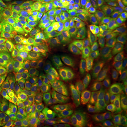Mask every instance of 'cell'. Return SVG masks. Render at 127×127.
Returning <instances> with one entry per match:
<instances>
[{"mask_svg":"<svg viewBox=\"0 0 127 127\" xmlns=\"http://www.w3.org/2000/svg\"><path fill=\"white\" fill-rule=\"evenodd\" d=\"M127 76V63L125 64L121 68H118L117 72L116 73L114 79L116 80V81L118 82L119 83H120L122 81L123 79L125 77Z\"/></svg>","mask_w":127,"mask_h":127,"instance_id":"obj_32","label":"cell"},{"mask_svg":"<svg viewBox=\"0 0 127 127\" xmlns=\"http://www.w3.org/2000/svg\"><path fill=\"white\" fill-rule=\"evenodd\" d=\"M96 26H97L96 15L77 20L73 23H70L68 26L69 28L92 38H97L98 35L96 30Z\"/></svg>","mask_w":127,"mask_h":127,"instance_id":"obj_17","label":"cell"},{"mask_svg":"<svg viewBox=\"0 0 127 127\" xmlns=\"http://www.w3.org/2000/svg\"><path fill=\"white\" fill-rule=\"evenodd\" d=\"M35 1V0H12V3L14 4L25 5L30 4Z\"/></svg>","mask_w":127,"mask_h":127,"instance_id":"obj_37","label":"cell"},{"mask_svg":"<svg viewBox=\"0 0 127 127\" xmlns=\"http://www.w3.org/2000/svg\"><path fill=\"white\" fill-rule=\"evenodd\" d=\"M22 117L14 114H0V127H14Z\"/></svg>","mask_w":127,"mask_h":127,"instance_id":"obj_26","label":"cell"},{"mask_svg":"<svg viewBox=\"0 0 127 127\" xmlns=\"http://www.w3.org/2000/svg\"><path fill=\"white\" fill-rule=\"evenodd\" d=\"M83 68L86 73L97 81H102L113 73L115 66L112 63L93 64L85 62L82 63Z\"/></svg>","mask_w":127,"mask_h":127,"instance_id":"obj_16","label":"cell"},{"mask_svg":"<svg viewBox=\"0 0 127 127\" xmlns=\"http://www.w3.org/2000/svg\"><path fill=\"white\" fill-rule=\"evenodd\" d=\"M67 127H83L81 118V117H78L76 114L73 115L68 119L66 123Z\"/></svg>","mask_w":127,"mask_h":127,"instance_id":"obj_33","label":"cell"},{"mask_svg":"<svg viewBox=\"0 0 127 127\" xmlns=\"http://www.w3.org/2000/svg\"><path fill=\"white\" fill-rule=\"evenodd\" d=\"M102 7V3L100 1H83L71 6L59 18L64 25L68 26L77 20L96 15Z\"/></svg>","mask_w":127,"mask_h":127,"instance_id":"obj_7","label":"cell"},{"mask_svg":"<svg viewBox=\"0 0 127 127\" xmlns=\"http://www.w3.org/2000/svg\"><path fill=\"white\" fill-rule=\"evenodd\" d=\"M2 1H6V2L7 1V0H2Z\"/></svg>","mask_w":127,"mask_h":127,"instance_id":"obj_42","label":"cell"},{"mask_svg":"<svg viewBox=\"0 0 127 127\" xmlns=\"http://www.w3.org/2000/svg\"><path fill=\"white\" fill-rule=\"evenodd\" d=\"M93 1H94V0H93Z\"/></svg>","mask_w":127,"mask_h":127,"instance_id":"obj_44","label":"cell"},{"mask_svg":"<svg viewBox=\"0 0 127 127\" xmlns=\"http://www.w3.org/2000/svg\"><path fill=\"white\" fill-rule=\"evenodd\" d=\"M16 60L18 67L34 76L46 68L44 55L37 53L26 51L16 56Z\"/></svg>","mask_w":127,"mask_h":127,"instance_id":"obj_10","label":"cell"},{"mask_svg":"<svg viewBox=\"0 0 127 127\" xmlns=\"http://www.w3.org/2000/svg\"><path fill=\"white\" fill-rule=\"evenodd\" d=\"M10 70L6 68H0V102L3 97L6 95V85L8 79Z\"/></svg>","mask_w":127,"mask_h":127,"instance_id":"obj_28","label":"cell"},{"mask_svg":"<svg viewBox=\"0 0 127 127\" xmlns=\"http://www.w3.org/2000/svg\"><path fill=\"white\" fill-rule=\"evenodd\" d=\"M10 57L11 53H9L6 50H0V68H6Z\"/></svg>","mask_w":127,"mask_h":127,"instance_id":"obj_30","label":"cell"},{"mask_svg":"<svg viewBox=\"0 0 127 127\" xmlns=\"http://www.w3.org/2000/svg\"><path fill=\"white\" fill-rule=\"evenodd\" d=\"M86 39H92L95 41L97 40V38L89 37L81 33H79L67 26L55 37V42L59 47L65 48L67 46L76 45Z\"/></svg>","mask_w":127,"mask_h":127,"instance_id":"obj_15","label":"cell"},{"mask_svg":"<svg viewBox=\"0 0 127 127\" xmlns=\"http://www.w3.org/2000/svg\"><path fill=\"white\" fill-rule=\"evenodd\" d=\"M122 93L120 87L117 83L109 81L107 84L93 92L87 98V102L91 109L98 110L105 106L111 100L117 97Z\"/></svg>","mask_w":127,"mask_h":127,"instance_id":"obj_9","label":"cell"},{"mask_svg":"<svg viewBox=\"0 0 127 127\" xmlns=\"http://www.w3.org/2000/svg\"><path fill=\"white\" fill-rule=\"evenodd\" d=\"M124 9H125V10H126V11H127V4L126 5V6H125L124 7Z\"/></svg>","mask_w":127,"mask_h":127,"instance_id":"obj_41","label":"cell"},{"mask_svg":"<svg viewBox=\"0 0 127 127\" xmlns=\"http://www.w3.org/2000/svg\"><path fill=\"white\" fill-rule=\"evenodd\" d=\"M74 4L73 0L61 1H52L48 3H43L37 4L32 7V14H52L60 15L63 14L66 10H68Z\"/></svg>","mask_w":127,"mask_h":127,"instance_id":"obj_14","label":"cell"},{"mask_svg":"<svg viewBox=\"0 0 127 127\" xmlns=\"http://www.w3.org/2000/svg\"><path fill=\"white\" fill-rule=\"evenodd\" d=\"M45 1H52V0H45Z\"/></svg>","mask_w":127,"mask_h":127,"instance_id":"obj_43","label":"cell"},{"mask_svg":"<svg viewBox=\"0 0 127 127\" xmlns=\"http://www.w3.org/2000/svg\"><path fill=\"white\" fill-rule=\"evenodd\" d=\"M35 40L28 52L37 54H47L57 47L55 37L42 30H35Z\"/></svg>","mask_w":127,"mask_h":127,"instance_id":"obj_13","label":"cell"},{"mask_svg":"<svg viewBox=\"0 0 127 127\" xmlns=\"http://www.w3.org/2000/svg\"><path fill=\"white\" fill-rule=\"evenodd\" d=\"M127 63V52L124 54V55L123 56V57L121 59L120 62L119 63L118 66H117V68H121L122 66H123L125 64Z\"/></svg>","mask_w":127,"mask_h":127,"instance_id":"obj_38","label":"cell"},{"mask_svg":"<svg viewBox=\"0 0 127 127\" xmlns=\"http://www.w3.org/2000/svg\"><path fill=\"white\" fill-rule=\"evenodd\" d=\"M45 60L46 67H48L52 64L63 62L71 60H79L80 55L64 47H57L54 50L44 55Z\"/></svg>","mask_w":127,"mask_h":127,"instance_id":"obj_18","label":"cell"},{"mask_svg":"<svg viewBox=\"0 0 127 127\" xmlns=\"http://www.w3.org/2000/svg\"><path fill=\"white\" fill-rule=\"evenodd\" d=\"M101 3H109V4L117 5L122 7H124L127 4V0H100Z\"/></svg>","mask_w":127,"mask_h":127,"instance_id":"obj_35","label":"cell"},{"mask_svg":"<svg viewBox=\"0 0 127 127\" xmlns=\"http://www.w3.org/2000/svg\"><path fill=\"white\" fill-rule=\"evenodd\" d=\"M127 48V37H117L111 49L112 63L116 65Z\"/></svg>","mask_w":127,"mask_h":127,"instance_id":"obj_20","label":"cell"},{"mask_svg":"<svg viewBox=\"0 0 127 127\" xmlns=\"http://www.w3.org/2000/svg\"><path fill=\"white\" fill-rule=\"evenodd\" d=\"M16 127H36V126L27 119L22 118Z\"/></svg>","mask_w":127,"mask_h":127,"instance_id":"obj_36","label":"cell"},{"mask_svg":"<svg viewBox=\"0 0 127 127\" xmlns=\"http://www.w3.org/2000/svg\"><path fill=\"white\" fill-rule=\"evenodd\" d=\"M117 37L116 33H101L97 37L95 44L101 47L111 50Z\"/></svg>","mask_w":127,"mask_h":127,"instance_id":"obj_23","label":"cell"},{"mask_svg":"<svg viewBox=\"0 0 127 127\" xmlns=\"http://www.w3.org/2000/svg\"><path fill=\"white\" fill-rule=\"evenodd\" d=\"M6 95H14L43 102L47 105L51 98L34 75L19 67L10 69L6 85Z\"/></svg>","mask_w":127,"mask_h":127,"instance_id":"obj_1","label":"cell"},{"mask_svg":"<svg viewBox=\"0 0 127 127\" xmlns=\"http://www.w3.org/2000/svg\"><path fill=\"white\" fill-rule=\"evenodd\" d=\"M120 84H122L123 86V87H124L126 90H127V76L123 79V81L120 83Z\"/></svg>","mask_w":127,"mask_h":127,"instance_id":"obj_39","label":"cell"},{"mask_svg":"<svg viewBox=\"0 0 127 127\" xmlns=\"http://www.w3.org/2000/svg\"><path fill=\"white\" fill-rule=\"evenodd\" d=\"M58 65L64 73L67 80H69L75 73H76L78 70L82 68L79 60H71L59 62L58 63Z\"/></svg>","mask_w":127,"mask_h":127,"instance_id":"obj_22","label":"cell"},{"mask_svg":"<svg viewBox=\"0 0 127 127\" xmlns=\"http://www.w3.org/2000/svg\"><path fill=\"white\" fill-rule=\"evenodd\" d=\"M46 106L38 101L5 95L0 102V114H14L21 117L36 116L42 113Z\"/></svg>","mask_w":127,"mask_h":127,"instance_id":"obj_3","label":"cell"},{"mask_svg":"<svg viewBox=\"0 0 127 127\" xmlns=\"http://www.w3.org/2000/svg\"><path fill=\"white\" fill-rule=\"evenodd\" d=\"M120 112H121L122 116L127 119V95L121 96Z\"/></svg>","mask_w":127,"mask_h":127,"instance_id":"obj_34","label":"cell"},{"mask_svg":"<svg viewBox=\"0 0 127 127\" xmlns=\"http://www.w3.org/2000/svg\"><path fill=\"white\" fill-rule=\"evenodd\" d=\"M33 26L35 30H42L55 37L67 26L61 22L59 16L50 14H35L33 16Z\"/></svg>","mask_w":127,"mask_h":127,"instance_id":"obj_11","label":"cell"},{"mask_svg":"<svg viewBox=\"0 0 127 127\" xmlns=\"http://www.w3.org/2000/svg\"><path fill=\"white\" fill-rule=\"evenodd\" d=\"M115 32L117 35H119L120 36L127 37V11L124 15L122 23H120L119 26Z\"/></svg>","mask_w":127,"mask_h":127,"instance_id":"obj_29","label":"cell"},{"mask_svg":"<svg viewBox=\"0 0 127 127\" xmlns=\"http://www.w3.org/2000/svg\"><path fill=\"white\" fill-rule=\"evenodd\" d=\"M126 13L127 11L119 6L113 4L103 6L96 14L97 34L116 31Z\"/></svg>","mask_w":127,"mask_h":127,"instance_id":"obj_5","label":"cell"},{"mask_svg":"<svg viewBox=\"0 0 127 127\" xmlns=\"http://www.w3.org/2000/svg\"><path fill=\"white\" fill-rule=\"evenodd\" d=\"M13 27V25L10 22L0 18V36L8 33Z\"/></svg>","mask_w":127,"mask_h":127,"instance_id":"obj_31","label":"cell"},{"mask_svg":"<svg viewBox=\"0 0 127 127\" xmlns=\"http://www.w3.org/2000/svg\"><path fill=\"white\" fill-rule=\"evenodd\" d=\"M6 50L5 47L2 44V42H1V37H0V50Z\"/></svg>","mask_w":127,"mask_h":127,"instance_id":"obj_40","label":"cell"},{"mask_svg":"<svg viewBox=\"0 0 127 127\" xmlns=\"http://www.w3.org/2000/svg\"><path fill=\"white\" fill-rule=\"evenodd\" d=\"M46 127H67L68 119L75 114L64 104H48L42 112Z\"/></svg>","mask_w":127,"mask_h":127,"instance_id":"obj_8","label":"cell"},{"mask_svg":"<svg viewBox=\"0 0 127 127\" xmlns=\"http://www.w3.org/2000/svg\"><path fill=\"white\" fill-rule=\"evenodd\" d=\"M40 82L41 85L51 98L58 103L71 104L76 102V95L69 94L64 91L53 77L50 68L46 67L35 76Z\"/></svg>","mask_w":127,"mask_h":127,"instance_id":"obj_4","label":"cell"},{"mask_svg":"<svg viewBox=\"0 0 127 127\" xmlns=\"http://www.w3.org/2000/svg\"><path fill=\"white\" fill-rule=\"evenodd\" d=\"M95 42H96V41L94 40L86 39V40L82 41V42L78 43V44H76V45L67 46L65 48L72 51L77 55H81L85 50H86L87 48H88L89 47H91L93 45H95Z\"/></svg>","mask_w":127,"mask_h":127,"instance_id":"obj_27","label":"cell"},{"mask_svg":"<svg viewBox=\"0 0 127 127\" xmlns=\"http://www.w3.org/2000/svg\"><path fill=\"white\" fill-rule=\"evenodd\" d=\"M80 59L82 63L88 62L93 64L112 63L111 50L101 47L100 46L92 45L87 48L81 55Z\"/></svg>","mask_w":127,"mask_h":127,"instance_id":"obj_12","label":"cell"},{"mask_svg":"<svg viewBox=\"0 0 127 127\" xmlns=\"http://www.w3.org/2000/svg\"><path fill=\"white\" fill-rule=\"evenodd\" d=\"M120 97H116L105 105L104 114L109 117H117L121 115L120 112Z\"/></svg>","mask_w":127,"mask_h":127,"instance_id":"obj_25","label":"cell"},{"mask_svg":"<svg viewBox=\"0 0 127 127\" xmlns=\"http://www.w3.org/2000/svg\"><path fill=\"white\" fill-rule=\"evenodd\" d=\"M0 18L10 23L19 25L33 24L32 17L18 14L6 1L2 0H0Z\"/></svg>","mask_w":127,"mask_h":127,"instance_id":"obj_19","label":"cell"},{"mask_svg":"<svg viewBox=\"0 0 127 127\" xmlns=\"http://www.w3.org/2000/svg\"><path fill=\"white\" fill-rule=\"evenodd\" d=\"M102 117L106 127H127V119L122 115L109 117L103 113Z\"/></svg>","mask_w":127,"mask_h":127,"instance_id":"obj_24","label":"cell"},{"mask_svg":"<svg viewBox=\"0 0 127 127\" xmlns=\"http://www.w3.org/2000/svg\"><path fill=\"white\" fill-rule=\"evenodd\" d=\"M35 35L33 24H17L8 33L0 37L5 49L9 53L18 56L31 47L35 40Z\"/></svg>","mask_w":127,"mask_h":127,"instance_id":"obj_2","label":"cell"},{"mask_svg":"<svg viewBox=\"0 0 127 127\" xmlns=\"http://www.w3.org/2000/svg\"><path fill=\"white\" fill-rule=\"evenodd\" d=\"M68 82L73 93L82 99L90 96L102 85V83L95 81L83 68L75 73Z\"/></svg>","mask_w":127,"mask_h":127,"instance_id":"obj_6","label":"cell"},{"mask_svg":"<svg viewBox=\"0 0 127 127\" xmlns=\"http://www.w3.org/2000/svg\"><path fill=\"white\" fill-rule=\"evenodd\" d=\"M83 127H106L102 117L92 111H86L81 117Z\"/></svg>","mask_w":127,"mask_h":127,"instance_id":"obj_21","label":"cell"}]
</instances>
